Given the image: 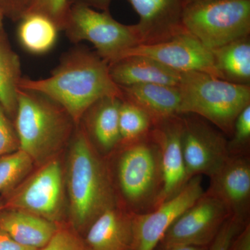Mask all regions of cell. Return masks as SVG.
Here are the masks:
<instances>
[{
  "instance_id": "1",
  "label": "cell",
  "mask_w": 250,
  "mask_h": 250,
  "mask_svg": "<svg viewBox=\"0 0 250 250\" xmlns=\"http://www.w3.org/2000/svg\"><path fill=\"white\" fill-rule=\"evenodd\" d=\"M19 88L45 95L62 106L75 124L95 102L107 96L123 99L121 88L112 80L108 64L95 52L77 46L62 54L47 78L22 77Z\"/></svg>"
},
{
  "instance_id": "2",
  "label": "cell",
  "mask_w": 250,
  "mask_h": 250,
  "mask_svg": "<svg viewBox=\"0 0 250 250\" xmlns=\"http://www.w3.org/2000/svg\"><path fill=\"white\" fill-rule=\"evenodd\" d=\"M66 185L68 224L82 236L105 210L118 206L109 171L82 129L70 143Z\"/></svg>"
},
{
  "instance_id": "3",
  "label": "cell",
  "mask_w": 250,
  "mask_h": 250,
  "mask_svg": "<svg viewBox=\"0 0 250 250\" xmlns=\"http://www.w3.org/2000/svg\"><path fill=\"white\" fill-rule=\"evenodd\" d=\"M75 122L53 100L31 90L19 88L15 129L19 149L34 164H45L70 139Z\"/></svg>"
},
{
  "instance_id": "4",
  "label": "cell",
  "mask_w": 250,
  "mask_h": 250,
  "mask_svg": "<svg viewBox=\"0 0 250 250\" xmlns=\"http://www.w3.org/2000/svg\"><path fill=\"white\" fill-rule=\"evenodd\" d=\"M179 115L200 117L232 134L237 117L250 104V85L237 84L201 72L182 73Z\"/></svg>"
},
{
  "instance_id": "5",
  "label": "cell",
  "mask_w": 250,
  "mask_h": 250,
  "mask_svg": "<svg viewBox=\"0 0 250 250\" xmlns=\"http://www.w3.org/2000/svg\"><path fill=\"white\" fill-rule=\"evenodd\" d=\"M119 147L117 185L126 210L133 214L151 211L159 204L164 186L159 146L150 131L142 139Z\"/></svg>"
},
{
  "instance_id": "6",
  "label": "cell",
  "mask_w": 250,
  "mask_h": 250,
  "mask_svg": "<svg viewBox=\"0 0 250 250\" xmlns=\"http://www.w3.org/2000/svg\"><path fill=\"white\" fill-rule=\"evenodd\" d=\"M185 30L211 49L250 36V0H210L185 5Z\"/></svg>"
},
{
  "instance_id": "7",
  "label": "cell",
  "mask_w": 250,
  "mask_h": 250,
  "mask_svg": "<svg viewBox=\"0 0 250 250\" xmlns=\"http://www.w3.org/2000/svg\"><path fill=\"white\" fill-rule=\"evenodd\" d=\"M62 31L72 42L93 44L95 52L108 64L139 45L134 25L121 24L109 11L100 12L82 3L70 4Z\"/></svg>"
},
{
  "instance_id": "8",
  "label": "cell",
  "mask_w": 250,
  "mask_h": 250,
  "mask_svg": "<svg viewBox=\"0 0 250 250\" xmlns=\"http://www.w3.org/2000/svg\"><path fill=\"white\" fill-rule=\"evenodd\" d=\"M0 210H22L56 223H62L65 205L62 166L51 159L9 192Z\"/></svg>"
},
{
  "instance_id": "9",
  "label": "cell",
  "mask_w": 250,
  "mask_h": 250,
  "mask_svg": "<svg viewBox=\"0 0 250 250\" xmlns=\"http://www.w3.org/2000/svg\"><path fill=\"white\" fill-rule=\"evenodd\" d=\"M182 118V147L188 179L210 177L231 156L228 141L200 117L187 114Z\"/></svg>"
},
{
  "instance_id": "10",
  "label": "cell",
  "mask_w": 250,
  "mask_h": 250,
  "mask_svg": "<svg viewBox=\"0 0 250 250\" xmlns=\"http://www.w3.org/2000/svg\"><path fill=\"white\" fill-rule=\"evenodd\" d=\"M230 216L223 202L205 191L172 223L157 246L208 247Z\"/></svg>"
},
{
  "instance_id": "11",
  "label": "cell",
  "mask_w": 250,
  "mask_h": 250,
  "mask_svg": "<svg viewBox=\"0 0 250 250\" xmlns=\"http://www.w3.org/2000/svg\"><path fill=\"white\" fill-rule=\"evenodd\" d=\"M112 0H69L108 11ZM139 16L134 25L139 45L159 43L185 31L182 22L184 0H129Z\"/></svg>"
},
{
  "instance_id": "12",
  "label": "cell",
  "mask_w": 250,
  "mask_h": 250,
  "mask_svg": "<svg viewBox=\"0 0 250 250\" xmlns=\"http://www.w3.org/2000/svg\"><path fill=\"white\" fill-rule=\"evenodd\" d=\"M131 56L154 59L180 73L201 72L221 79L215 68L210 49L187 31L159 43L134 46L119 59Z\"/></svg>"
},
{
  "instance_id": "13",
  "label": "cell",
  "mask_w": 250,
  "mask_h": 250,
  "mask_svg": "<svg viewBox=\"0 0 250 250\" xmlns=\"http://www.w3.org/2000/svg\"><path fill=\"white\" fill-rule=\"evenodd\" d=\"M204 192L202 176H196L177 195L151 211L134 214V250H154L172 223Z\"/></svg>"
},
{
  "instance_id": "14",
  "label": "cell",
  "mask_w": 250,
  "mask_h": 250,
  "mask_svg": "<svg viewBox=\"0 0 250 250\" xmlns=\"http://www.w3.org/2000/svg\"><path fill=\"white\" fill-rule=\"evenodd\" d=\"M206 190L220 200L231 216L250 222V163L246 155L230 156L213 175Z\"/></svg>"
},
{
  "instance_id": "15",
  "label": "cell",
  "mask_w": 250,
  "mask_h": 250,
  "mask_svg": "<svg viewBox=\"0 0 250 250\" xmlns=\"http://www.w3.org/2000/svg\"><path fill=\"white\" fill-rule=\"evenodd\" d=\"M182 129L183 118L177 115L156 123L151 130V135L160 149L164 181L158 206L177 195L189 181L182 152Z\"/></svg>"
},
{
  "instance_id": "16",
  "label": "cell",
  "mask_w": 250,
  "mask_h": 250,
  "mask_svg": "<svg viewBox=\"0 0 250 250\" xmlns=\"http://www.w3.org/2000/svg\"><path fill=\"white\" fill-rule=\"evenodd\" d=\"M134 215L119 206L105 210L83 236L88 250H134Z\"/></svg>"
},
{
  "instance_id": "17",
  "label": "cell",
  "mask_w": 250,
  "mask_h": 250,
  "mask_svg": "<svg viewBox=\"0 0 250 250\" xmlns=\"http://www.w3.org/2000/svg\"><path fill=\"white\" fill-rule=\"evenodd\" d=\"M112 80L119 87L155 83L178 87L182 73L154 59L131 56L108 64Z\"/></svg>"
},
{
  "instance_id": "18",
  "label": "cell",
  "mask_w": 250,
  "mask_h": 250,
  "mask_svg": "<svg viewBox=\"0 0 250 250\" xmlns=\"http://www.w3.org/2000/svg\"><path fill=\"white\" fill-rule=\"evenodd\" d=\"M122 100L115 96L100 99L82 116L85 118L87 132L83 131L105 152L114 150L121 144L119 109Z\"/></svg>"
},
{
  "instance_id": "19",
  "label": "cell",
  "mask_w": 250,
  "mask_h": 250,
  "mask_svg": "<svg viewBox=\"0 0 250 250\" xmlns=\"http://www.w3.org/2000/svg\"><path fill=\"white\" fill-rule=\"evenodd\" d=\"M123 98L144 110L154 125L179 115L181 95L179 87L146 83L120 87Z\"/></svg>"
},
{
  "instance_id": "20",
  "label": "cell",
  "mask_w": 250,
  "mask_h": 250,
  "mask_svg": "<svg viewBox=\"0 0 250 250\" xmlns=\"http://www.w3.org/2000/svg\"><path fill=\"white\" fill-rule=\"evenodd\" d=\"M59 224L22 210H0V229L18 243L36 250L47 244Z\"/></svg>"
},
{
  "instance_id": "21",
  "label": "cell",
  "mask_w": 250,
  "mask_h": 250,
  "mask_svg": "<svg viewBox=\"0 0 250 250\" xmlns=\"http://www.w3.org/2000/svg\"><path fill=\"white\" fill-rule=\"evenodd\" d=\"M213 62L222 80L250 85V36L211 49Z\"/></svg>"
},
{
  "instance_id": "22",
  "label": "cell",
  "mask_w": 250,
  "mask_h": 250,
  "mask_svg": "<svg viewBox=\"0 0 250 250\" xmlns=\"http://www.w3.org/2000/svg\"><path fill=\"white\" fill-rule=\"evenodd\" d=\"M18 22V41L29 53L41 55L53 48L60 30L50 18L37 13H28Z\"/></svg>"
},
{
  "instance_id": "23",
  "label": "cell",
  "mask_w": 250,
  "mask_h": 250,
  "mask_svg": "<svg viewBox=\"0 0 250 250\" xmlns=\"http://www.w3.org/2000/svg\"><path fill=\"white\" fill-rule=\"evenodd\" d=\"M21 60L6 34L0 35V103L10 118H15L18 92L22 78Z\"/></svg>"
},
{
  "instance_id": "24",
  "label": "cell",
  "mask_w": 250,
  "mask_h": 250,
  "mask_svg": "<svg viewBox=\"0 0 250 250\" xmlns=\"http://www.w3.org/2000/svg\"><path fill=\"white\" fill-rule=\"evenodd\" d=\"M154 126L151 117L144 110L123 98L119 109L121 144H129L149 134Z\"/></svg>"
},
{
  "instance_id": "25",
  "label": "cell",
  "mask_w": 250,
  "mask_h": 250,
  "mask_svg": "<svg viewBox=\"0 0 250 250\" xmlns=\"http://www.w3.org/2000/svg\"><path fill=\"white\" fill-rule=\"evenodd\" d=\"M34 161L25 152L18 149L0 156V192L9 193L30 173Z\"/></svg>"
},
{
  "instance_id": "26",
  "label": "cell",
  "mask_w": 250,
  "mask_h": 250,
  "mask_svg": "<svg viewBox=\"0 0 250 250\" xmlns=\"http://www.w3.org/2000/svg\"><path fill=\"white\" fill-rule=\"evenodd\" d=\"M38 250H88L83 236L69 224L59 223L47 244Z\"/></svg>"
},
{
  "instance_id": "27",
  "label": "cell",
  "mask_w": 250,
  "mask_h": 250,
  "mask_svg": "<svg viewBox=\"0 0 250 250\" xmlns=\"http://www.w3.org/2000/svg\"><path fill=\"white\" fill-rule=\"evenodd\" d=\"M231 136L228 141L230 155H244L250 141V104L237 117Z\"/></svg>"
},
{
  "instance_id": "28",
  "label": "cell",
  "mask_w": 250,
  "mask_h": 250,
  "mask_svg": "<svg viewBox=\"0 0 250 250\" xmlns=\"http://www.w3.org/2000/svg\"><path fill=\"white\" fill-rule=\"evenodd\" d=\"M69 7V0H29L24 14L37 13L44 15L50 18L59 30L62 31Z\"/></svg>"
},
{
  "instance_id": "29",
  "label": "cell",
  "mask_w": 250,
  "mask_h": 250,
  "mask_svg": "<svg viewBox=\"0 0 250 250\" xmlns=\"http://www.w3.org/2000/svg\"><path fill=\"white\" fill-rule=\"evenodd\" d=\"M18 149L19 142L16 129L0 103V156L16 152Z\"/></svg>"
},
{
  "instance_id": "30",
  "label": "cell",
  "mask_w": 250,
  "mask_h": 250,
  "mask_svg": "<svg viewBox=\"0 0 250 250\" xmlns=\"http://www.w3.org/2000/svg\"><path fill=\"white\" fill-rule=\"evenodd\" d=\"M248 223H242L233 217L230 216L224 223L215 239L208 246V250H228L233 238Z\"/></svg>"
},
{
  "instance_id": "31",
  "label": "cell",
  "mask_w": 250,
  "mask_h": 250,
  "mask_svg": "<svg viewBox=\"0 0 250 250\" xmlns=\"http://www.w3.org/2000/svg\"><path fill=\"white\" fill-rule=\"evenodd\" d=\"M29 0H0V7L14 21H18L25 13Z\"/></svg>"
},
{
  "instance_id": "32",
  "label": "cell",
  "mask_w": 250,
  "mask_h": 250,
  "mask_svg": "<svg viewBox=\"0 0 250 250\" xmlns=\"http://www.w3.org/2000/svg\"><path fill=\"white\" fill-rule=\"evenodd\" d=\"M228 250H250V222L233 238Z\"/></svg>"
},
{
  "instance_id": "33",
  "label": "cell",
  "mask_w": 250,
  "mask_h": 250,
  "mask_svg": "<svg viewBox=\"0 0 250 250\" xmlns=\"http://www.w3.org/2000/svg\"><path fill=\"white\" fill-rule=\"evenodd\" d=\"M0 250H38L24 246L15 241L4 230L0 229Z\"/></svg>"
},
{
  "instance_id": "34",
  "label": "cell",
  "mask_w": 250,
  "mask_h": 250,
  "mask_svg": "<svg viewBox=\"0 0 250 250\" xmlns=\"http://www.w3.org/2000/svg\"><path fill=\"white\" fill-rule=\"evenodd\" d=\"M208 247L195 246H157L154 250H208Z\"/></svg>"
},
{
  "instance_id": "35",
  "label": "cell",
  "mask_w": 250,
  "mask_h": 250,
  "mask_svg": "<svg viewBox=\"0 0 250 250\" xmlns=\"http://www.w3.org/2000/svg\"><path fill=\"white\" fill-rule=\"evenodd\" d=\"M4 14L3 10L1 9V8L0 7V35L4 34L5 33L4 29Z\"/></svg>"
},
{
  "instance_id": "36",
  "label": "cell",
  "mask_w": 250,
  "mask_h": 250,
  "mask_svg": "<svg viewBox=\"0 0 250 250\" xmlns=\"http://www.w3.org/2000/svg\"><path fill=\"white\" fill-rule=\"evenodd\" d=\"M210 1V0H184L185 5L192 4V3L200 2V1Z\"/></svg>"
},
{
  "instance_id": "37",
  "label": "cell",
  "mask_w": 250,
  "mask_h": 250,
  "mask_svg": "<svg viewBox=\"0 0 250 250\" xmlns=\"http://www.w3.org/2000/svg\"><path fill=\"white\" fill-rule=\"evenodd\" d=\"M0 206H1V205H0Z\"/></svg>"
}]
</instances>
